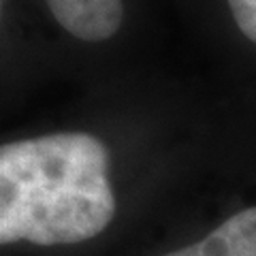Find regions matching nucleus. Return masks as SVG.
Segmentation results:
<instances>
[{"label":"nucleus","mask_w":256,"mask_h":256,"mask_svg":"<svg viewBox=\"0 0 256 256\" xmlns=\"http://www.w3.org/2000/svg\"><path fill=\"white\" fill-rule=\"evenodd\" d=\"M164 256H256V207L230 216L198 244Z\"/></svg>","instance_id":"nucleus-3"},{"label":"nucleus","mask_w":256,"mask_h":256,"mask_svg":"<svg viewBox=\"0 0 256 256\" xmlns=\"http://www.w3.org/2000/svg\"><path fill=\"white\" fill-rule=\"evenodd\" d=\"M239 30L256 43V0H226Z\"/></svg>","instance_id":"nucleus-4"},{"label":"nucleus","mask_w":256,"mask_h":256,"mask_svg":"<svg viewBox=\"0 0 256 256\" xmlns=\"http://www.w3.org/2000/svg\"><path fill=\"white\" fill-rule=\"evenodd\" d=\"M56 22L82 41H105L124 18L122 0H45Z\"/></svg>","instance_id":"nucleus-2"},{"label":"nucleus","mask_w":256,"mask_h":256,"mask_svg":"<svg viewBox=\"0 0 256 256\" xmlns=\"http://www.w3.org/2000/svg\"><path fill=\"white\" fill-rule=\"evenodd\" d=\"M109 152L88 132H54L0 148V244L70 246L114 220Z\"/></svg>","instance_id":"nucleus-1"}]
</instances>
